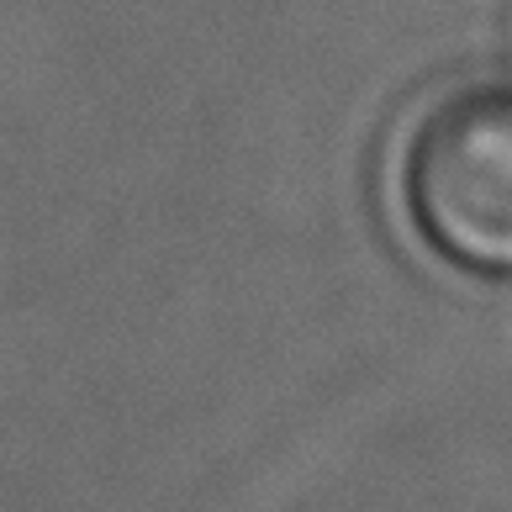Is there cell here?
I'll return each mask as SVG.
<instances>
[{
	"label": "cell",
	"mask_w": 512,
	"mask_h": 512,
	"mask_svg": "<svg viewBox=\"0 0 512 512\" xmlns=\"http://www.w3.org/2000/svg\"><path fill=\"white\" fill-rule=\"evenodd\" d=\"M423 238L470 270H512V90H470L423 122L407 159Z\"/></svg>",
	"instance_id": "cell-1"
}]
</instances>
